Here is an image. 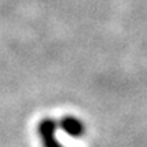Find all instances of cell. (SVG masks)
<instances>
[{
    "mask_svg": "<svg viewBox=\"0 0 147 147\" xmlns=\"http://www.w3.org/2000/svg\"><path fill=\"white\" fill-rule=\"evenodd\" d=\"M60 128L63 129L67 135L72 138H79L83 135L84 132V127H83V123L74 117V116H65L60 120Z\"/></svg>",
    "mask_w": 147,
    "mask_h": 147,
    "instance_id": "cell-2",
    "label": "cell"
},
{
    "mask_svg": "<svg viewBox=\"0 0 147 147\" xmlns=\"http://www.w3.org/2000/svg\"><path fill=\"white\" fill-rule=\"evenodd\" d=\"M57 124L52 119H44L38 124V134L44 147H63L56 138Z\"/></svg>",
    "mask_w": 147,
    "mask_h": 147,
    "instance_id": "cell-1",
    "label": "cell"
}]
</instances>
